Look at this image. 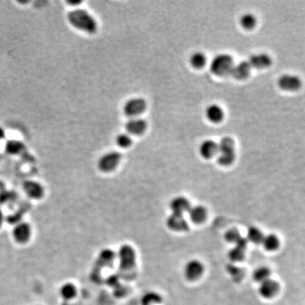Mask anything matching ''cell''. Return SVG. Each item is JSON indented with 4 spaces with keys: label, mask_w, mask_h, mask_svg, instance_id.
Here are the masks:
<instances>
[{
    "label": "cell",
    "mask_w": 305,
    "mask_h": 305,
    "mask_svg": "<svg viewBox=\"0 0 305 305\" xmlns=\"http://www.w3.org/2000/svg\"><path fill=\"white\" fill-rule=\"evenodd\" d=\"M240 238H241V236H240L239 232L235 229L229 230L225 234V239L228 243L235 244Z\"/></svg>",
    "instance_id": "cell-33"
},
{
    "label": "cell",
    "mask_w": 305,
    "mask_h": 305,
    "mask_svg": "<svg viewBox=\"0 0 305 305\" xmlns=\"http://www.w3.org/2000/svg\"><path fill=\"white\" fill-rule=\"evenodd\" d=\"M120 268L124 271L131 270L135 267L136 255L135 250L129 245H123L116 254Z\"/></svg>",
    "instance_id": "cell-2"
},
{
    "label": "cell",
    "mask_w": 305,
    "mask_h": 305,
    "mask_svg": "<svg viewBox=\"0 0 305 305\" xmlns=\"http://www.w3.org/2000/svg\"><path fill=\"white\" fill-rule=\"evenodd\" d=\"M23 190L29 198L40 199L45 194L43 186L35 180H28L23 182Z\"/></svg>",
    "instance_id": "cell-8"
},
{
    "label": "cell",
    "mask_w": 305,
    "mask_h": 305,
    "mask_svg": "<svg viewBox=\"0 0 305 305\" xmlns=\"http://www.w3.org/2000/svg\"><path fill=\"white\" fill-rule=\"evenodd\" d=\"M5 137V132L4 129L0 127V140H2Z\"/></svg>",
    "instance_id": "cell-36"
},
{
    "label": "cell",
    "mask_w": 305,
    "mask_h": 305,
    "mask_svg": "<svg viewBox=\"0 0 305 305\" xmlns=\"http://www.w3.org/2000/svg\"><path fill=\"white\" fill-rule=\"evenodd\" d=\"M204 272V266L198 260L189 261L184 268V274L188 281H193L198 279Z\"/></svg>",
    "instance_id": "cell-9"
},
{
    "label": "cell",
    "mask_w": 305,
    "mask_h": 305,
    "mask_svg": "<svg viewBox=\"0 0 305 305\" xmlns=\"http://www.w3.org/2000/svg\"><path fill=\"white\" fill-rule=\"evenodd\" d=\"M264 235L262 232L259 228L252 226L248 229V240L255 244L262 243L264 238Z\"/></svg>",
    "instance_id": "cell-24"
},
{
    "label": "cell",
    "mask_w": 305,
    "mask_h": 305,
    "mask_svg": "<svg viewBox=\"0 0 305 305\" xmlns=\"http://www.w3.org/2000/svg\"><path fill=\"white\" fill-rule=\"evenodd\" d=\"M121 159L122 155L118 151H109L103 154L98 160V168L103 173H110L118 166Z\"/></svg>",
    "instance_id": "cell-4"
},
{
    "label": "cell",
    "mask_w": 305,
    "mask_h": 305,
    "mask_svg": "<svg viewBox=\"0 0 305 305\" xmlns=\"http://www.w3.org/2000/svg\"><path fill=\"white\" fill-rule=\"evenodd\" d=\"M219 151L218 144L212 140H206L202 142L199 147L201 156L206 159L212 158Z\"/></svg>",
    "instance_id": "cell-16"
},
{
    "label": "cell",
    "mask_w": 305,
    "mask_h": 305,
    "mask_svg": "<svg viewBox=\"0 0 305 305\" xmlns=\"http://www.w3.org/2000/svg\"><path fill=\"white\" fill-rule=\"evenodd\" d=\"M147 108V103L144 98L140 97L130 98L124 103L123 112L124 115L130 118L138 117L144 113Z\"/></svg>",
    "instance_id": "cell-5"
},
{
    "label": "cell",
    "mask_w": 305,
    "mask_h": 305,
    "mask_svg": "<svg viewBox=\"0 0 305 305\" xmlns=\"http://www.w3.org/2000/svg\"><path fill=\"white\" fill-rule=\"evenodd\" d=\"M270 276V271L267 267H262L256 269L253 273V279L255 281L259 283H262L264 281L268 280Z\"/></svg>",
    "instance_id": "cell-29"
},
{
    "label": "cell",
    "mask_w": 305,
    "mask_h": 305,
    "mask_svg": "<svg viewBox=\"0 0 305 305\" xmlns=\"http://www.w3.org/2000/svg\"><path fill=\"white\" fill-rule=\"evenodd\" d=\"M166 225L171 231L175 232H185L189 230V224L184 215L173 214L167 218Z\"/></svg>",
    "instance_id": "cell-7"
},
{
    "label": "cell",
    "mask_w": 305,
    "mask_h": 305,
    "mask_svg": "<svg viewBox=\"0 0 305 305\" xmlns=\"http://www.w3.org/2000/svg\"><path fill=\"white\" fill-rule=\"evenodd\" d=\"M250 66L257 69H264L268 67L272 64V59L268 54L261 53L252 55L248 61Z\"/></svg>",
    "instance_id": "cell-15"
},
{
    "label": "cell",
    "mask_w": 305,
    "mask_h": 305,
    "mask_svg": "<svg viewBox=\"0 0 305 305\" xmlns=\"http://www.w3.org/2000/svg\"><path fill=\"white\" fill-rule=\"evenodd\" d=\"M24 149V144L21 141L18 140H9L5 144V150L8 154H20L23 152Z\"/></svg>",
    "instance_id": "cell-21"
},
{
    "label": "cell",
    "mask_w": 305,
    "mask_h": 305,
    "mask_svg": "<svg viewBox=\"0 0 305 305\" xmlns=\"http://www.w3.org/2000/svg\"><path fill=\"white\" fill-rule=\"evenodd\" d=\"M191 207L188 199L184 197H176L170 202V209L173 214L184 215Z\"/></svg>",
    "instance_id": "cell-12"
},
{
    "label": "cell",
    "mask_w": 305,
    "mask_h": 305,
    "mask_svg": "<svg viewBox=\"0 0 305 305\" xmlns=\"http://www.w3.org/2000/svg\"><path fill=\"white\" fill-rule=\"evenodd\" d=\"M190 62L191 65L196 69H200L205 65L206 57L205 54L202 52H197L192 54L190 57Z\"/></svg>",
    "instance_id": "cell-25"
},
{
    "label": "cell",
    "mask_w": 305,
    "mask_h": 305,
    "mask_svg": "<svg viewBox=\"0 0 305 305\" xmlns=\"http://www.w3.org/2000/svg\"><path fill=\"white\" fill-rule=\"evenodd\" d=\"M251 66L247 61H243L238 64H234L231 71V75L237 79H244L250 74Z\"/></svg>",
    "instance_id": "cell-14"
},
{
    "label": "cell",
    "mask_w": 305,
    "mask_h": 305,
    "mask_svg": "<svg viewBox=\"0 0 305 305\" xmlns=\"http://www.w3.org/2000/svg\"><path fill=\"white\" fill-rule=\"evenodd\" d=\"M218 148H219L218 152L234 151V141L230 137L223 138L218 144Z\"/></svg>",
    "instance_id": "cell-31"
},
{
    "label": "cell",
    "mask_w": 305,
    "mask_h": 305,
    "mask_svg": "<svg viewBox=\"0 0 305 305\" xmlns=\"http://www.w3.org/2000/svg\"><path fill=\"white\" fill-rule=\"evenodd\" d=\"M262 244L264 249L268 251H274L279 246V240L276 235L270 234L264 236Z\"/></svg>",
    "instance_id": "cell-22"
},
{
    "label": "cell",
    "mask_w": 305,
    "mask_h": 305,
    "mask_svg": "<svg viewBox=\"0 0 305 305\" xmlns=\"http://www.w3.org/2000/svg\"><path fill=\"white\" fill-rule=\"evenodd\" d=\"M235 158V151H222L219 152L218 162L220 165L223 166H228L234 161Z\"/></svg>",
    "instance_id": "cell-23"
},
{
    "label": "cell",
    "mask_w": 305,
    "mask_h": 305,
    "mask_svg": "<svg viewBox=\"0 0 305 305\" xmlns=\"http://www.w3.org/2000/svg\"><path fill=\"white\" fill-rule=\"evenodd\" d=\"M189 217L192 222L196 224H199L205 221L206 218V210L205 208L202 206H191L188 211Z\"/></svg>",
    "instance_id": "cell-17"
},
{
    "label": "cell",
    "mask_w": 305,
    "mask_h": 305,
    "mask_svg": "<svg viewBox=\"0 0 305 305\" xmlns=\"http://www.w3.org/2000/svg\"><path fill=\"white\" fill-rule=\"evenodd\" d=\"M248 240H247L246 238H242L241 237V238L238 240V242L235 243V247L242 249V250H246L247 246H248Z\"/></svg>",
    "instance_id": "cell-34"
},
{
    "label": "cell",
    "mask_w": 305,
    "mask_h": 305,
    "mask_svg": "<svg viewBox=\"0 0 305 305\" xmlns=\"http://www.w3.org/2000/svg\"><path fill=\"white\" fill-rule=\"evenodd\" d=\"M61 297L66 301H70L76 297L77 295V289L74 284L71 283H66L61 286L59 289Z\"/></svg>",
    "instance_id": "cell-19"
},
{
    "label": "cell",
    "mask_w": 305,
    "mask_h": 305,
    "mask_svg": "<svg viewBox=\"0 0 305 305\" xmlns=\"http://www.w3.org/2000/svg\"><path fill=\"white\" fill-rule=\"evenodd\" d=\"M147 127L146 121L139 117L130 118L125 124L126 130L129 135H142L146 132Z\"/></svg>",
    "instance_id": "cell-10"
},
{
    "label": "cell",
    "mask_w": 305,
    "mask_h": 305,
    "mask_svg": "<svg viewBox=\"0 0 305 305\" xmlns=\"http://www.w3.org/2000/svg\"><path fill=\"white\" fill-rule=\"evenodd\" d=\"M279 289V286L277 282L268 279V280L261 283L259 292L262 297L270 298L277 294Z\"/></svg>",
    "instance_id": "cell-13"
},
{
    "label": "cell",
    "mask_w": 305,
    "mask_h": 305,
    "mask_svg": "<svg viewBox=\"0 0 305 305\" xmlns=\"http://www.w3.org/2000/svg\"><path fill=\"white\" fill-rule=\"evenodd\" d=\"M244 257H245V250L237 247L231 249L228 252V257L232 262H240L243 260Z\"/></svg>",
    "instance_id": "cell-32"
},
{
    "label": "cell",
    "mask_w": 305,
    "mask_h": 305,
    "mask_svg": "<svg viewBox=\"0 0 305 305\" xmlns=\"http://www.w3.org/2000/svg\"><path fill=\"white\" fill-rule=\"evenodd\" d=\"M256 23H257V20H256L255 16L251 13L244 14L240 18V24L245 29L253 28Z\"/></svg>",
    "instance_id": "cell-30"
},
{
    "label": "cell",
    "mask_w": 305,
    "mask_h": 305,
    "mask_svg": "<svg viewBox=\"0 0 305 305\" xmlns=\"http://www.w3.org/2000/svg\"><path fill=\"white\" fill-rule=\"evenodd\" d=\"M233 65L234 62L231 56L227 54H221L213 59L211 69L214 74L218 76H226L231 74Z\"/></svg>",
    "instance_id": "cell-3"
},
{
    "label": "cell",
    "mask_w": 305,
    "mask_h": 305,
    "mask_svg": "<svg viewBox=\"0 0 305 305\" xmlns=\"http://www.w3.org/2000/svg\"><path fill=\"white\" fill-rule=\"evenodd\" d=\"M132 138L129 134L126 133H122L118 134L116 137L115 142L117 146L121 149H127L130 147L132 144Z\"/></svg>",
    "instance_id": "cell-26"
},
{
    "label": "cell",
    "mask_w": 305,
    "mask_h": 305,
    "mask_svg": "<svg viewBox=\"0 0 305 305\" xmlns=\"http://www.w3.org/2000/svg\"><path fill=\"white\" fill-rule=\"evenodd\" d=\"M67 19L75 28L87 33L93 34L98 30V23L94 17L82 8H76L71 11L68 13Z\"/></svg>",
    "instance_id": "cell-1"
},
{
    "label": "cell",
    "mask_w": 305,
    "mask_h": 305,
    "mask_svg": "<svg viewBox=\"0 0 305 305\" xmlns=\"http://www.w3.org/2000/svg\"><path fill=\"white\" fill-rule=\"evenodd\" d=\"M301 78L296 75L285 74L279 80V85L286 91H296L301 86Z\"/></svg>",
    "instance_id": "cell-11"
},
{
    "label": "cell",
    "mask_w": 305,
    "mask_h": 305,
    "mask_svg": "<svg viewBox=\"0 0 305 305\" xmlns=\"http://www.w3.org/2000/svg\"><path fill=\"white\" fill-rule=\"evenodd\" d=\"M31 235L32 228L28 223L25 222L17 223L12 231L13 239L18 244L28 243L31 238Z\"/></svg>",
    "instance_id": "cell-6"
},
{
    "label": "cell",
    "mask_w": 305,
    "mask_h": 305,
    "mask_svg": "<svg viewBox=\"0 0 305 305\" xmlns=\"http://www.w3.org/2000/svg\"><path fill=\"white\" fill-rule=\"evenodd\" d=\"M226 270L228 274H230L232 279L235 282H240L244 277V272L239 267H236L234 264H228L226 267Z\"/></svg>",
    "instance_id": "cell-27"
},
{
    "label": "cell",
    "mask_w": 305,
    "mask_h": 305,
    "mask_svg": "<svg viewBox=\"0 0 305 305\" xmlns=\"http://www.w3.org/2000/svg\"><path fill=\"white\" fill-rule=\"evenodd\" d=\"M206 114L208 119L213 122H219L222 120L223 117L222 108L217 105H211L208 107Z\"/></svg>",
    "instance_id": "cell-20"
},
{
    "label": "cell",
    "mask_w": 305,
    "mask_h": 305,
    "mask_svg": "<svg viewBox=\"0 0 305 305\" xmlns=\"http://www.w3.org/2000/svg\"><path fill=\"white\" fill-rule=\"evenodd\" d=\"M162 302L161 296L158 293L149 292L146 293L141 299V305H151L156 303H161Z\"/></svg>",
    "instance_id": "cell-28"
},
{
    "label": "cell",
    "mask_w": 305,
    "mask_h": 305,
    "mask_svg": "<svg viewBox=\"0 0 305 305\" xmlns=\"http://www.w3.org/2000/svg\"><path fill=\"white\" fill-rule=\"evenodd\" d=\"M4 219V214H3L2 211L0 209V228L2 226Z\"/></svg>",
    "instance_id": "cell-35"
},
{
    "label": "cell",
    "mask_w": 305,
    "mask_h": 305,
    "mask_svg": "<svg viewBox=\"0 0 305 305\" xmlns=\"http://www.w3.org/2000/svg\"><path fill=\"white\" fill-rule=\"evenodd\" d=\"M115 258L116 254L115 252L110 249H105L100 252L97 264L98 266H101L102 267H108V266L111 265Z\"/></svg>",
    "instance_id": "cell-18"
}]
</instances>
